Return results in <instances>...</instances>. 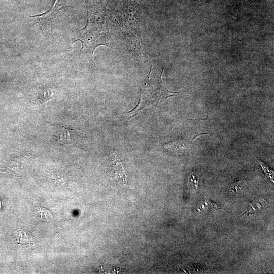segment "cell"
<instances>
[{"instance_id": "1", "label": "cell", "mask_w": 274, "mask_h": 274, "mask_svg": "<svg viewBox=\"0 0 274 274\" xmlns=\"http://www.w3.org/2000/svg\"><path fill=\"white\" fill-rule=\"evenodd\" d=\"M87 10L86 25L77 33L75 41L82 42L81 51L89 54L92 58L93 52L98 46L103 45L115 48L116 44L109 32L105 12L96 7Z\"/></svg>"}, {"instance_id": "2", "label": "cell", "mask_w": 274, "mask_h": 274, "mask_svg": "<svg viewBox=\"0 0 274 274\" xmlns=\"http://www.w3.org/2000/svg\"><path fill=\"white\" fill-rule=\"evenodd\" d=\"M164 67L158 68L151 63L149 73L143 81L140 88V98L133 109L127 113L133 117L144 108L161 105L168 98L176 96L180 92H172L164 85L162 75Z\"/></svg>"}, {"instance_id": "3", "label": "cell", "mask_w": 274, "mask_h": 274, "mask_svg": "<svg viewBox=\"0 0 274 274\" xmlns=\"http://www.w3.org/2000/svg\"><path fill=\"white\" fill-rule=\"evenodd\" d=\"M113 168L117 180L124 184H127L126 175L122 162L115 157H113Z\"/></svg>"}, {"instance_id": "4", "label": "cell", "mask_w": 274, "mask_h": 274, "mask_svg": "<svg viewBox=\"0 0 274 274\" xmlns=\"http://www.w3.org/2000/svg\"><path fill=\"white\" fill-rule=\"evenodd\" d=\"M265 204L266 201L264 199H255L249 203L247 210L243 215H249L259 212L264 208Z\"/></svg>"}, {"instance_id": "5", "label": "cell", "mask_w": 274, "mask_h": 274, "mask_svg": "<svg viewBox=\"0 0 274 274\" xmlns=\"http://www.w3.org/2000/svg\"><path fill=\"white\" fill-rule=\"evenodd\" d=\"M59 140L63 144H68L75 142L76 139L77 133L75 130L63 128L58 133Z\"/></svg>"}, {"instance_id": "6", "label": "cell", "mask_w": 274, "mask_h": 274, "mask_svg": "<svg viewBox=\"0 0 274 274\" xmlns=\"http://www.w3.org/2000/svg\"><path fill=\"white\" fill-rule=\"evenodd\" d=\"M199 173L197 171L192 172L189 177L188 186L190 190H196L199 184Z\"/></svg>"}, {"instance_id": "7", "label": "cell", "mask_w": 274, "mask_h": 274, "mask_svg": "<svg viewBox=\"0 0 274 274\" xmlns=\"http://www.w3.org/2000/svg\"><path fill=\"white\" fill-rule=\"evenodd\" d=\"M215 207H217L216 204L206 199L203 201H201L197 203L194 206V210L195 212L199 213L207 212L212 208H215Z\"/></svg>"}, {"instance_id": "8", "label": "cell", "mask_w": 274, "mask_h": 274, "mask_svg": "<svg viewBox=\"0 0 274 274\" xmlns=\"http://www.w3.org/2000/svg\"><path fill=\"white\" fill-rule=\"evenodd\" d=\"M243 183L241 180L234 182L230 187V192L236 194H243L244 191Z\"/></svg>"}]
</instances>
